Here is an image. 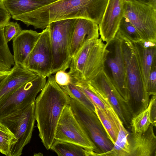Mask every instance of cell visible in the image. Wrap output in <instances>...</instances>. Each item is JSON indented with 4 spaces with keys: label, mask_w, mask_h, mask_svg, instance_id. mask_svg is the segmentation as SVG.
Returning a JSON list of instances; mask_svg holds the SVG:
<instances>
[{
    "label": "cell",
    "mask_w": 156,
    "mask_h": 156,
    "mask_svg": "<svg viewBox=\"0 0 156 156\" xmlns=\"http://www.w3.org/2000/svg\"><path fill=\"white\" fill-rule=\"evenodd\" d=\"M35 101L34 116L39 136L49 150L54 141L57 126L62 112L69 104L70 98L56 82L54 76H48Z\"/></svg>",
    "instance_id": "obj_1"
},
{
    "label": "cell",
    "mask_w": 156,
    "mask_h": 156,
    "mask_svg": "<svg viewBox=\"0 0 156 156\" xmlns=\"http://www.w3.org/2000/svg\"><path fill=\"white\" fill-rule=\"evenodd\" d=\"M108 0H59L38 9L45 23L64 19L82 18L98 25Z\"/></svg>",
    "instance_id": "obj_2"
},
{
    "label": "cell",
    "mask_w": 156,
    "mask_h": 156,
    "mask_svg": "<svg viewBox=\"0 0 156 156\" xmlns=\"http://www.w3.org/2000/svg\"><path fill=\"white\" fill-rule=\"evenodd\" d=\"M122 45L129 96L127 104L133 117L147 107L150 96L146 91L138 55L133 43L122 35Z\"/></svg>",
    "instance_id": "obj_3"
},
{
    "label": "cell",
    "mask_w": 156,
    "mask_h": 156,
    "mask_svg": "<svg viewBox=\"0 0 156 156\" xmlns=\"http://www.w3.org/2000/svg\"><path fill=\"white\" fill-rule=\"evenodd\" d=\"M107 46L99 38L86 42L72 58L68 72L71 80L88 82L104 70Z\"/></svg>",
    "instance_id": "obj_4"
},
{
    "label": "cell",
    "mask_w": 156,
    "mask_h": 156,
    "mask_svg": "<svg viewBox=\"0 0 156 156\" xmlns=\"http://www.w3.org/2000/svg\"><path fill=\"white\" fill-rule=\"evenodd\" d=\"M76 19L50 23L48 27L52 54V74L68 69L72 59L70 55L71 38Z\"/></svg>",
    "instance_id": "obj_5"
},
{
    "label": "cell",
    "mask_w": 156,
    "mask_h": 156,
    "mask_svg": "<svg viewBox=\"0 0 156 156\" xmlns=\"http://www.w3.org/2000/svg\"><path fill=\"white\" fill-rule=\"evenodd\" d=\"M35 102L5 116L0 122L5 125L16 138L10 147L9 156H20L31 140L34 126Z\"/></svg>",
    "instance_id": "obj_6"
},
{
    "label": "cell",
    "mask_w": 156,
    "mask_h": 156,
    "mask_svg": "<svg viewBox=\"0 0 156 156\" xmlns=\"http://www.w3.org/2000/svg\"><path fill=\"white\" fill-rule=\"evenodd\" d=\"M87 82L103 101H107L110 103L125 127L130 129L132 116L128 104L120 94L105 70H102L94 78Z\"/></svg>",
    "instance_id": "obj_7"
},
{
    "label": "cell",
    "mask_w": 156,
    "mask_h": 156,
    "mask_svg": "<svg viewBox=\"0 0 156 156\" xmlns=\"http://www.w3.org/2000/svg\"><path fill=\"white\" fill-rule=\"evenodd\" d=\"M69 105L81 127L100 152L111 150L113 144L108 138L95 112L87 109L71 98Z\"/></svg>",
    "instance_id": "obj_8"
},
{
    "label": "cell",
    "mask_w": 156,
    "mask_h": 156,
    "mask_svg": "<svg viewBox=\"0 0 156 156\" xmlns=\"http://www.w3.org/2000/svg\"><path fill=\"white\" fill-rule=\"evenodd\" d=\"M54 140L74 144L96 153L100 152L79 123L69 104L64 108L60 116Z\"/></svg>",
    "instance_id": "obj_9"
},
{
    "label": "cell",
    "mask_w": 156,
    "mask_h": 156,
    "mask_svg": "<svg viewBox=\"0 0 156 156\" xmlns=\"http://www.w3.org/2000/svg\"><path fill=\"white\" fill-rule=\"evenodd\" d=\"M124 16L142 39L156 41V9L133 1H125Z\"/></svg>",
    "instance_id": "obj_10"
},
{
    "label": "cell",
    "mask_w": 156,
    "mask_h": 156,
    "mask_svg": "<svg viewBox=\"0 0 156 156\" xmlns=\"http://www.w3.org/2000/svg\"><path fill=\"white\" fill-rule=\"evenodd\" d=\"M47 77L38 75L0 101V118L16 112L35 102Z\"/></svg>",
    "instance_id": "obj_11"
},
{
    "label": "cell",
    "mask_w": 156,
    "mask_h": 156,
    "mask_svg": "<svg viewBox=\"0 0 156 156\" xmlns=\"http://www.w3.org/2000/svg\"><path fill=\"white\" fill-rule=\"evenodd\" d=\"M122 35L118 31L114 38L106 43L108 52L105 64L110 71V78L114 86L124 100L129 99L122 49Z\"/></svg>",
    "instance_id": "obj_12"
},
{
    "label": "cell",
    "mask_w": 156,
    "mask_h": 156,
    "mask_svg": "<svg viewBox=\"0 0 156 156\" xmlns=\"http://www.w3.org/2000/svg\"><path fill=\"white\" fill-rule=\"evenodd\" d=\"M52 58L48 26L40 33L24 66L39 75L48 77L52 74Z\"/></svg>",
    "instance_id": "obj_13"
},
{
    "label": "cell",
    "mask_w": 156,
    "mask_h": 156,
    "mask_svg": "<svg viewBox=\"0 0 156 156\" xmlns=\"http://www.w3.org/2000/svg\"><path fill=\"white\" fill-rule=\"evenodd\" d=\"M125 0H108L101 23L98 24L100 38L108 42L115 37L124 16Z\"/></svg>",
    "instance_id": "obj_14"
},
{
    "label": "cell",
    "mask_w": 156,
    "mask_h": 156,
    "mask_svg": "<svg viewBox=\"0 0 156 156\" xmlns=\"http://www.w3.org/2000/svg\"><path fill=\"white\" fill-rule=\"evenodd\" d=\"M98 25L90 20L76 18L72 35L70 55L71 58L88 41L99 38Z\"/></svg>",
    "instance_id": "obj_15"
},
{
    "label": "cell",
    "mask_w": 156,
    "mask_h": 156,
    "mask_svg": "<svg viewBox=\"0 0 156 156\" xmlns=\"http://www.w3.org/2000/svg\"><path fill=\"white\" fill-rule=\"evenodd\" d=\"M151 124L142 133H129V156H156V137Z\"/></svg>",
    "instance_id": "obj_16"
},
{
    "label": "cell",
    "mask_w": 156,
    "mask_h": 156,
    "mask_svg": "<svg viewBox=\"0 0 156 156\" xmlns=\"http://www.w3.org/2000/svg\"><path fill=\"white\" fill-rule=\"evenodd\" d=\"M38 75L23 65L15 64L0 86V101Z\"/></svg>",
    "instance_id": "obj_17"
},
{
    "label": "cell",
    "mask_w": 156,
    "mask_h": 156,
    "mask_svg": "<svg viewBox=\"0 0 156 156\" xmlns=\"http://www.w3.org/2000/svg\"><path fill=\"white\" fill-rule=\"evenodd\" d=\"M40 34V33L31 30H22L12 39L13 55L15 64L24 66Z\"/></svg>",
    "instance_id": "obj_18"
},
{
    "label": "cell",
    "mask_w": 156,
    "mask_h": 156,
    "mask_svg": "<svg viewBox=\"0 0 156 156\" xmlns=\"http://www.w3.org/2000/svg\"><path fill=\"white\" fill-rule=\"evenodd\" d=\"M133 43L138 55L146 88L152 64L156 58V41L142 40Z\"/></svg>",
    "instance_id": "obj_19"
},
{
    "label": "cell",
    "mask_w": 156,
    "mask_h": 156,
    "mask_svg": "<svg viewBox=\"0 0 156 156\" xmlns=\"http://www.w3.org/2000/svg\"><path fill=\"white\" fill-rule=\"evenodd\" d=\"M59 0H4L3 3L11 16L34 12Z\"/></svg>",
    "instance_id": "obj_20"
},
{
    "label": "cell",
    "mask_w": 156,
    "mask_h": 156,
    "mask_svg": "<svg viewBox=\"0 0 156 156\" xmlns=\"http://www.w3.org/2000/svg\"><path fill=\"white\" fill-rule=\"evenodd\" d=\"M95 112L101 122L107 136L114 145L119 131L121 120L115 110H106L94 105Z\"/></svg>",
    "instance_id": "obj_21"
},
{
    "label": "cell",
    "mask_w": 156,
    "mask_h": 156,
    "mask_svg": "<svg viewBox=\"0 0 156 156\" xmlns=\"http://www.w3.org/2000/svg\"><path fill=\"white\" fill-rule=\"evenodd\" d=\"M119 129L115 142L112 149L107 152H94V156H129V144L128 138L129 132L120 120Z\"/></svg>",
    "instance_id": "obj_22"
},
{
    "label": "cell",
    "mask_w": 156,
    "mask_h": 156,
    "mask_svg": "<svg viewBox=\"0 0 156 156\" xmlns=\"http://www.w3.org/2000/svg\"><path fill=\"white\" fill-rule=\"evenodd\" d=\"M50 149L58 156H91L93 151L65 142L54 140Z\"/></svg>",
    "instance_id": "obj_23"
},
{
    "label": "cell",
    "mask_w": 156,
    "mask_h": 156,
    "mask_svg": "<svg viewBox=\"0 0 156 156\" xmlns=\"http://www.w3.org/2000/svg\"><path fill=\"white\" fill-rule=\"evenodd\" d=\"M15 64L3 34V27L0 28V71L9 72Z\"/></svg>",
    "instance_id": "obj_24"
},
{
    "label": "cell",
    "mask_w": 156,
    "mask_h": 156,
    "mask_svg": "<svg viewBox=\"0 0 156 156\" xmlns=\"http://www.w3.org/2000/svg\"><path fill=\"white\" fill-rule=\"evenodd\" d=\"M60 87L71 98L75 100L87 109L95 112V108L92 102L71 81L67 85Z\"/></svg>",
    "instance_id": "obj_25"
},
{
    "label": "cell",
    "mask_w": 156,
    "mask_h": 156,
    "mask_svg": "<svg viewBox=\"0 0 156 156\" xmlns=\"http://www.w3.org/2000/svg\"><path fill=\"white\" fill-rule=\"evenodd\" d=\"M150 104L137 115L133 116L131 122V131L133 133H142L146 131L151 124Z\"/></svg>",
    "instance_id": "obj_26"
},
{
    "label": "cell",
    "mask_w": 156,
    "mask_h": 156,
    "mask_svg": "<svg viewBox=\"0 0 156 156\" xmlns=\"http://www.w3.org/2000/svg\"><path fill=\"white\" fill-rule=\"evenodd\" d=\"M16 140L14 134L5 125L0 122V152L9 156L10 147Z\"/></svg>",
    "instance_id": "obj_27"
},
{
    "label": "cell",
    "mask_w": 156,
    "mask_h": 156,
    "mask_svg": "<svg viewBox=\"0 0 156 156\" xmlns=\"http://www.w3.org/2000/svg\"><path fill=\"white\" fill-rule=\"evenodd\" d=\"M118 31L133 42H138L142 40L135 27L124 16L120 22Z\"/></svg>",
    "instance_id": "obj_28"
},
{
    "label": "cell",
    "mask_w": 156,
    "mask_h": 156,
    "mask_svg": "<svg viewBox=\"0 0 156 156\" xmlns=\"http://www.w3.org/2000/svg\"><path fill=\"white\" fill-rule=\"evenodd\" d=\"M22 30L17 22L9 21L3 27V34L7 43L17 36Z\"/></svg>",
    "instance_id": "obj_29"
},
{
    "label": "cell",
    "mask_w": 156,
    "mask_h": 156,
    "mask_svg": "<svg viewBox=\"0 0 156 156\" xmlns=\"http://www.w3.org/2000/svg\"><path fill=\"white\" fill-rule=\"evenodd\" d=\"M146 89L147 93L149 96L156 95V58L152 64Z\"/></svg>",
    "instance_id": "obj_30"
},
{
    "label": "cell",
    "mask_w": 156,
    "mask_h": 156,
    "mask_svg": "<svg viewBox=\"0 0 156 156\" xmlns=\"http://www.w3.org/2000/svg\"><path fill=\"white\" fill-rule=\"evenodd\" d=\"M54 76L56 82L60 86H66L71 82V78L69 73L66 71L60 70Z\"/></svg>",
    "instance_id": "obj_31"
},
{
    "label": "cell",
    "mask_w": 156,
    "mask_h": 156,
    "mask_svg": "<svg viewBox=\"0 0 156 156\" xmlns=\"http://www.w3.org/2000/svg\"><path fill=\"white\" fill-rule=\"evenodd\" d=\"M11 16L5 8L3 2L0 0V28L4 27L9 21Z\"/></svg>",
    "instance_id": "obj_32"
},
{
    "label": "cell",
    "mask_w": 156,
    "mask_h": 156,
    "mask_svg": "<svg viewBox=\"0 0 156 156\" xmlns=\"http://www.w3.org/2000/svg\"><path fill=\"white\" fill-rule=\"evenodd\" d=\"M151 124L155 127L156 125V95H152L149 101Z\"/></svg>",
    "instance_id": "obj_33"
},
{
    "label": "cell",
    "mask_w": 156,
    "mask_h": 156,
    "mask_svg": "<svg viewBox=\"0 0 156 156\" xmlns=\"http://www.w3.org/2000/svg\"><path fill=\"white\" fill-rule=\"evenodd\" d=\"M133 1L156 9V0H125Z\"/></svg>",
    "instance_id": "obj_34"
},
{
    "label": "cell",
    "mask_w": 156,
    "mask_h": 156,
    "mask_svg": "<svg viewBox=\"0 0 156 156\" xmlns=\"http://www.w3.org/2000/svg\"><path fill=\"white\" fill-rule=\"evenodd\" d=\"M11 70L9 72H3L0 71V77L9 74L11 72Z\"/></svg>",
    "instance_id": "obj_35"
},
{
    "label": "cell",
    "mask_w": 156,
    "mask_h": 156,
    "mask_svg": "<svg viewBox=\"0 0 156 156\" xmlns=\"http://www.w3.org/2000/svg\"><path fill=\"white\" fill-rule=\"evenodd\" d=\"M8 75L4 76H3L1 77H0V86L2 84V83L4 82V80H5V79L6 77Z\"/></svg>",
    "instance_id": "obj_36"
},
{
    "label": "cell",
    "mask_w": 156,
    "mask_h": 156,
    "mask_svg": "<svg viewBox=\"0 0 156 156\" xmlns=\"http://www.w3.org/2000/svg\"><path fill=\"white\" fill-rule=\"evenodd\" d=\"M0 0L2 2H3V1H4V0Z\"/></svg>",
    "instance_id": "obj_37"
}]
</instances>
